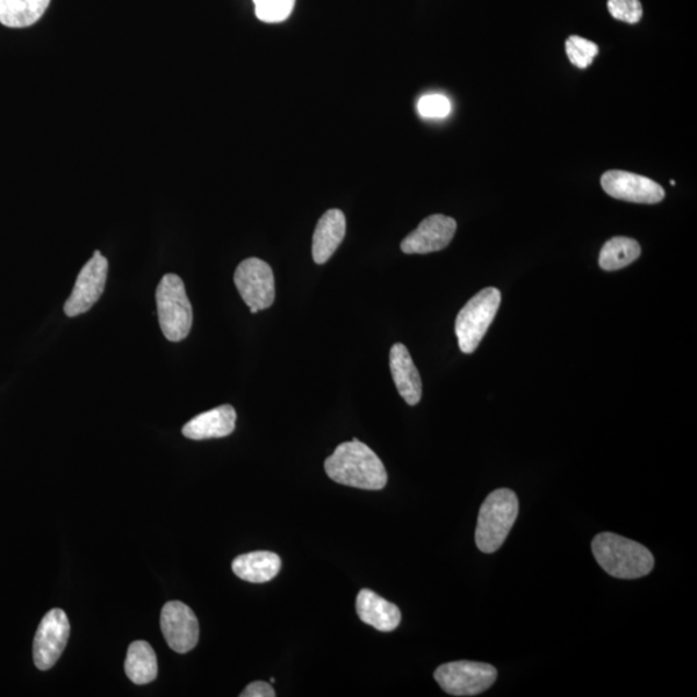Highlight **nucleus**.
Here are the masks:
<instances>
[{
    "mask_svg": "<svg viewBox=\"0 0 697 697\" xmlns=\"http://www.w3.org/2000/svg\"><path fill=\"white\" fill-rule=\"evenodd\" d=\"M325 471L334 483L361 490H383L387 483L383 462L357 438L337 445L334 454L326 460Z\"/></svg>",
    "mask_w": 697,
    "mask_h": 697,
    "instance_id": "nucleus-1",
    "label": "nucleus"
},
{
    "mask_svg": "<svg viewBox=\"0 0 697 697\" xmlns=\"http://www.w3.org/2000/svg\"><path fill=\"white\" fill-rule=\"evenodd\" d=\"M592 550L602 569L617 579L647 577L655 566V559L646 546L616 534L596 535Z\"/></svg>",
    "mask_w": 697,
    "mask_h": 697,
    "instance_id": "nucleus-2",
    "label": "nucleus"
},
{
    "mask_svg": "<svg viewBox=\"0 0 697 697\" xmlns=\"http://www.w3.org/2000/svg\"><path fill=\"white\" fill-rule=\"evenodd\" d=\"M520 513V501L508 488H500L487 496L480 507L476 543L486 555L498 551L506 543Z\"/></svg>",
    "mask_w": 697,
    "mask_h": 697,
    "instance_id": "nucleus-3",
    "label": "nucleus"
},
{
    "mask_svg": "<svg viewBox=\"0 0 697 697\" xmlns=\"http://www.w3.org/2000/svg\"><path fill=\"white\" fill-rule=\"evenodd\" d=\"M155 299L158 320L165 339L171 342L185 340L193 326V306L183 279L165 275L158 286Z\"/></svg>",
    "mask_w": 697,
    "mask_h": 697,
    "instance_id": "nucleus-4",
    "label": "nucleus"
},
{
    "mask_svg": "<svg viewBox=\"0 0 697 697\" xmlns=\"http://www.w3.org/2000/svg\"><path fill=\"white\" fill-rule=\"evenodd\" d=\"M501 304V293L488 287L473 297L460 311L455 333L463 353L472 355L490 328Z\"/></svg>",
    "mask_w": 697,
    "mask_h": 697,
    "instance_id": "nucleus-5",
    "label": "nucleus"
},
{
    "mask_svg": "<svg viewBox=\"0 0 697 697\" xmlns=\"http://www.w3.org/2000/svg\"><path fill=\"white\" fill-rule=\"evenodd\" d=\"M498 678L491 664L477 661H452L437 667L434 679L452 696H476L490 688Z\"/></svg>",
    "mask_w": 697,
    "mask_h": 697,
    "instance_id": "nucleus-6",
    "label": "nucleus"
},
{
    "mask_svg": "<svg viewBox=\"0 0 697 697\" xmlns=\"http://www.w3.org/2000/svg\"><path fill=\"white\" fill-rule=\"evenodd\" d=\"M234 283L244 303L257 311L269 309L276 300L275 272L268 263L257 257L240 264L234 275Z\"/></svg>",
    "mask_w": 697,
    "mask_h": 697,
    "instance_id": "nucleus-7",
    "label": "nucleus"
},
{
    "mask_svg": "<svg viewBox=\"0 0 697 697\" xmlns=\"http://www.w3.org/2000/svg\"><path fill=\"white\" fill-rule=\"evenodd\" d=\"M70 623L61 608H54L43 617L34 637L33 659L39 671H48L59 661L68 646Z\"/></svg>",
    "mask_w": 697,
    "mask_h": 697,
    "instance_id": "nucleus-8",
    "label": "nucleus"
},
{
    "mask_svg": "<svg viewBox=\"0 0 697 697\" xmlns=\"http://www.w3.org/2000/svg\"><path fill=\"white\" fill-rule=\"evenodd\" d=\"M107 271L109 263L100 251H95L91 260L79 272L73 292L63 305V312L69 318L88 313L103 297Z\"/></svg>",
    "mask_w": 697,
    "mask_h": 697,
    "instance_id": "nucleus-9",
    "label": "nucleus"
},
{
    "mask_svg": "<svg viewBox=\"0 0 697 697\" xmlns=\"http://www.w3.org/2000/svg\"><path fill=\"white\" fill-rule=\"evenodd\" d=\"M165 642L177 653L189 652L199 641V623L194 611L179 601L165 603L161 614Z\"/></svg>",
    "mask_w": 697,
    "mask_h": 697,
    "instance_id": "nucleus-10",
    "label": "nucleus"
},
{
    "mask_svg": "<svg viewBox=\"0 0 697 697\" xmlns=\"http://www.w3.org/2000/svg\"><path fill=\"white\" fill-rule=\"evenodd\" d=\"M603 190L609 197L625 202L657 205L665 197L661 186L649 177L625 171H607L601 178Z\"/></svg>",
    "mask_w": 697,
    "mask_h": 697,
    "instance_id": "nucleus-11",
    "label": "nucleus"
},
{
    "mask_svg": "<svg viewBox=\"0 0 697 697\" xmlns=\"http://www.w3.org/2000/svg\"><path fill=\"white\" fill-rule=\"evenodd\" d=\"M456 229V221L449 216L431 214L420 222L418 229L406 236L400 243V249L406 255L438 253L454 240Z\"/></svg>",
    "mask_w": 697,
    "mask_h": 697,
    "instance_id": "nucleus-12",
    "label": "nucleus"
},
{
    "mask_svg": "<svg viewBox=\"0 0 697 697\" xmlns=\"http://www.w3.org/2000/svg\"><path fill=\"white\" fill-rule=\"evenodd\" d=\"M391 371L395 386L409 406L419 404L422 397V383L411 355L404 344H394L391 349Z\"/></svg>",
    "mask_w": 697,
    "mask_h": 697,
    "instance_id": "nucleus-13",
    "label": "nucleus"
},
{
    "mask_svg": "<svg viewBox=\"0 0 697 697\" xmlns=\"http://www.w3.org/2000/svg\"><path fill=\"white\" fill-rule=\"evenodd\" d=\"M235 421L236 413L234 407L224 405L196 416L183 428V434L193 441L224 438L233 433Z\"/></svg>",
    "mask_w": 697,
    "mask_h": 697,
    "instance_id": "nucleus-14",
    "label": "nucleus"
},
{
    "mask_svg": "<svg viewBox=\"0 0 697 697\" xmlns=\"http://www.w3.org/2000/svg\"><path fill=\"white\" fill-rule=\"evenodd\" d=\"M359 619L380 631H393L399 627L400 609L370 589H362L357 596Z\"/></svg>",
    "mask_w": 697,
    "mask_h": 697,
    "instance_id": "nucleus-15",
    "label": "nucleus"
},
{
    "mask_svg": "<svg viewBox=\"0 0 697 697\" xmlns=\"http://www.w3.org/2000/svg\"><path fill=\"white\" fill-rule=\"evenodd\" d=\"M347 233V219L340 210H328L322 216L313 235L315 264H326L339 248Z\"/></svg>",
    "mask_w": 697,
    "mask_h": 697,
    "instance_id": "nucleus-16",
    "label": "nucleus"
},
{
    "mask_svg": "<svg viewBox=\"0 0 697 697\" xmlns=\"http://www.w3.org/2000/svg\"><path fill=\"white\" fill-rule=\"evenodd\" d=\"M282 567V560L276 553L253 551L233 560V572L248 583L263 584L275 579Z\"/></svg>",
    "mask_w": 697,
    "mask_h": 697,
    "instance_id": "nucleus-17",
    "label": "nucleus"
},
{
    "mask_svg": "<svg viewBox=\"0 0 697 697\" xmlns=\"http://www.w3.org/2000/svg\"><path fill=\"white\" fill-rule=\"evenodd\" d=\"M125 671L135 685H148L158 675V660L153 647L146 641H136L128 647Z\"/></svg>",
    "mask_w": 697,
    "mask_h": 697,
    "instance_id": "nucleus-18",
    "label": "nucleus"
},
{
    "mask_svg": "<svg viewBox=\"0 0 697 697\" xmlns=\"http://www.w3.org/2000/svg\"><path fill=\"white\" fill-rule=\"evenodd\" d=\"M51 0H0V24L7 27H28L37 23Z\"/></svg>",
    "mask_w": 697,
    "mask_h": 697,
    "instance_id": "nucleus-19",
    "label": "nucleus"
},
{
    "mask_svg": "<svg viewBox=\"0 0 697 697\" xmlns=\"http://www.w3.org/2000/svg\"><path fill=\"white\" fill-rule=\"evenodd\" d=\"M639 243L627 236H615L603 246L600 255V267L603 270L615 271L628 267L641 256Z\"/></svg>",
    "mask_w": 697,
    "mask_h": 697,
    "instance_id": "nucleus-20",
    "label": "nucleus"
},
{
    "mask_svg": "<svg viewBox=\"0 0 697 697\" xmlns=\"http://www.w3.org/2000/svg\"><path fill=\"white\" fill-rule=\"evenodd\" d=\"M297 0H254L258 20L264 23H283L291 16Z\"/></svg>",
    "mask_w": 697,
    "mask_h": 697,
    "instance_id": "nucleus-21",
    "label": "nucleus"
},
{
    "mask_svg": "<svg viewBox=\"0 0 697 697\" xmlns=\"http://www.w3.org/2000/svg\"><path fill=\"white\" fill-rule=\"evenodd\" d=\"M566 54L574 67L586 69L589 65H592L595 56L600 54V48L591 40L571 35L566 40Z\"/></svg>",
    "mask_w": 697,
    "mask_h": 697,
    "instance_id": "nucleus-22",
    "label": "nucleus"
},
{
    "mask_svg": "<svg viewBox=\"0 0 697 697\" xmlns=\"http://www.w3.org/2000/svg\"><path fill=\"white\" fill-rule=\"evenodd\" d=\"M611 16L623 23L637 24L642 19L643 10L639 0H608Z\"/></svg>",
    "mask_w": 697,
    "mask_h": 697,
    "instance_id": "nucleus-23",
    "label": "nucleus"
},
{
    "mask_svg": "<svg viewBox=\"0 0 697 697\" xmlns=\"http://www.w3.org/2000/svg\"><path fill=\"white\" fill-rule=\"evenodd\" d=\"M418 111L423 118L442 119L451 113L450 100L443 95H427L420 98Z\"/></svg>",
    "mask_w": 697,
    "mask_h": 697,
    "instance_id": "nucleus-24",
    "label": "nucleus"
},
{
    "mask_svg": "<svg viewBox=\"0 0 697 697\" xmlns=\"http://www.w3.org/2000/svg\"><path fill=\"white\" fill-rule=\"evenodd\" d=\"M275 688L268 682L256 681L243 689L241 697H275Z\"/></svg>",
    "mask_w": 697,
    "mask_h": 697,
    "instance_id": "nucleus-25",
    "label": "nucleus"
},
{
    "mask_svg": "<svg viewBox=\"0 0 697 697\" xmlns=\"http://www.w3.org/2000/svg\"><path fill=\"white\" fill-rule=\"evenodd\" d=\"M249 312H251V314H257L260 311H257L256 307H249Z\"/></svg>",
    "mask_w": 697,
    "mask_h": 697,
    "instance_id": "nucleus-26",
    "label": "nucleus"
}]
</instances>
